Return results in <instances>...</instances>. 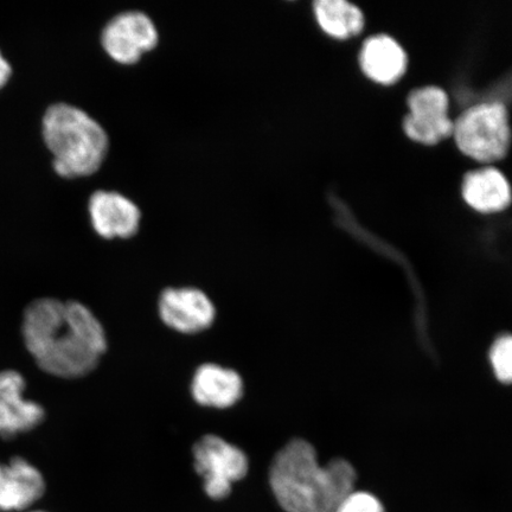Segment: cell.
<instances>
[{
	"label": "cell",
	"instance_id": "2e32d148",
	"mask_svg": "<svg viewBox=\"0 0 512 512\" xmlns=\"http://www.w3.org/2000/svg\"><path fill=\"white\" fill-rule=\"evenodd\" d=\"M490 358L497 379L512 383V336L498 338L491 349Z\"/></svg>",
	"mask_w": 512,
	"mask_h": 512
},
{
	"label": "cell",
	"instance_id": "e0dca14e",
	"mask_svg": "<svg viewBox=\"0 0 512 512\" xmlns=\"http://www.w3.org/2000/svg\"><path fill=\"white\" fill-rule=\"evenodd\" d=\"M335 512H384L382 503L368 492H351L338 504Z\"/></svg>",
	"mask_w": 512,
	"mask_h": 512
},
{
	"label": "cell",
	"instance_id": "7c38bea8",
	"mask_svg": "<svg viewBox=\"0 0 512 512\" xmlns=\"http://www.w3.org/2000/svg\"><path fill=\"white\" fill-rule=\"evenodd\" d=\"M191 394L198 405L229 408L242 398L243 381L235 370L207 363L198 368L192 377Z\"/></svg>",
	"mask_w": 512,
	"mask_h": 512
},
{
	"label": "cell",
	"instance_id": "30bf717a",
	"mask_svg": "<svg viewBox=\"0 0 512 512\" xmlns=\"http://www.w3.org/2000/svg\"><path fill=\"white\" fill-rule=\"evenodd\" d=\"M93 228L104 239H130L142 221V211L130 198L114 191H96L89 200Z\"/></svg>",
	"mask_w": 512,
	"mask_h": 512
},
{
	"label": "cell",
	"instance_id": "3957f363",
	"mask_svg": "<svg viewBox=\"0 0 512 512\" xmlns=\"http://www.w3.org/2000/svg\"><path fill=\"white\" fill-rule=\"evenodd\" d=\"M43 137L53 153L54 169L62 177L91 176L105 162L107 133L80 108L51 106L44 115Z\"/></svg>",
	"mask_w": 512,
	"mask_h": 512
},
{
	"label": "cell",
	"instance_id": "6da1fadb",
	"mask_svg": "<svg viewBox=\"0 0 512 512\" xmlns=\"http://www.w3.org/2000/svg\"><path fill=\"white\" fill-rule=\"evenodd\" d=\"M22 334L37 366L62 379L91 374L107 350L104 326L79 302L34 300L24 311Z\"/></svg>",
	"mask_w": 512,
	"mask_h": 512
},
{
	"label": "cell",
	"instance_id": "9a60e30c",
	"mask_svg": "<svg viewBox=\"0 0 512 512\" xmlns=\"http://www.w3.org/2000/svg\"><path fill=\"white\" fill-rule=\"evenodd\" d=\"M315 15L320 28L332 37L349 38L363 28L361 10L344 0H318Z\"/></svg>",
	"mask_w": 512,
	"mask_h": 512
},
{
	"label": "cell",
	"instance_id": "d6986e66",
	"mask_svg": "<svg viewBox=\"0 0 512 512\" xmlns=\"http://www.w3.org/2000/svg\"><path fill=\"white\" fill-rule=\"evenodd\" d=\"M31 512H44V511H31Z\"/></svg>",
	"mask_w": 512,
	"mask_h": 512
},
{
	"label": "cell",
	"instance_id": "277c9868",
	"mask_svg": "<svg viewBox=\"0 0 512 512\" xmlns=\"http://www.w3.org/2000/svg\"><path fill=\"white\" fill-rule=\"evenodd\" d=\"M453 131L459 149L480 162L501 159L510 143L508 114L501 104L470 108L459 118Z\"/></svg>",
	"mask_w": 512,
	"mask_h": 512
},
{
	"label": "cell",
	"instance_id": "9c48e42d",
	"mask_svg": "<svg viewBox=\"0 0 512 512\" xmlns=\"http://www.w3.org/2000/svg\"><path fill=\"white\" fill-rule=\"evenodd\" d=\"M24 377L15 370L0 373V437L12 439L29 432L46 419V412L36 402L24 399Z\"/></svg>",
	"mask_w": 512,
	"mask_h": 512
},
{
	"label": "cell",
	"instance_id": "8fae6325",
	"mask_svg": "<svg viewBox=\"0 0 512 512\" xmlns=\"http://www.w3.org/2000/svg\"><path fill=\"white\" fill-rule=\"evenodd\" d=\"M46 492L42 473L21 457L0 464V511H21Z\"/></svg>",
	"mask_w": 512,
	"mask_h": 512
},
{
	"label": "cell",
	"instance_id": "52a82bcc",
	"mask_svg": "<svg viewBox=\"0 0 512 512\" xmlns=\"http://www.w3.org/2000/svg\"><path fill=\"white\" fill-rule=\"evenodd\" d=\"M158 306L163 323L181 334L207 330L216 317L213 302L197 288H168L160 296Z\"/></svg>",
	"mask_w": 512,
	"mask_h": 512
},
{
	"label": "cell",
	"instance_id": "ac0fdd59",
	"mask_svg": "<svg viewBox=\"0 0 512 512\" xmlns=\"http://www.w3.org/2000/svg\"><path fill=\"white\" fill-rule=\"evenodd\" d=\"M11 75V66L8 61L4 59L2 53H0V88L5 86V83L9 81Z\"/></svg>",
	"mask_w": 512,
	"mask_h": 512
},
{
	"label": "cell",
	"instance_id": "4fadbf2b",
	"mask_svg": "<svg viewBox=\"0 0 512 512\" xmlns=\"http://www.w3.org/2000/svg\"><path fill=\"white\" fill-rule=\"evenodd\" d=\"M361 64L370 79L388 85L405 73L407 57L393 38L376 36L364 43Z\"/></svg>",
	"mask_w": 512,
	"mask_h": 512
},
{
	"label": "cell",
	"instance_id": "5b68a950",
	"mask_svg": "<svg viewBox=\"0 0 512 512\" xmlns=\"http://www.w3.org/2000/svg\"><path fill=\"white\" fill-rule=\"evenodd\" d=\"M192 454L195 470L204 479V491L215 501L227 498L233 484L247 476L246 453L217 435L198 440Z\"/></svg>",
	"mask_w": 512,
	"mask_h": 512
},
{
	"label": "cell",
	"instance_id": "7a4b0ae2",
	"mask_svg": "<svg viewBox=\"0 0 512 512\" xmlns=\"http://www.w3.org/2000/svg\"><path fill=\"white\" fill-rule=\"evenodd\" d=\"M356 478L343 459L320 465L315 447L302 439L281 448L270 469L271 489L286 512H335L355 491Z\"/></svg>",
	"mask_w": 512,
	"mask_h": 512
},
{
	"label": "cell",
	"instance_id": "ba28073f",
	"mask_svg": "<svg viewBox=\"0 0 512 512\" xmlns=\"http://www.w3.org/2000/svg\"><path fill=\"white\" fill-rule=\"evenodd\" d=\"M448 101L444 91L427 87L409 96V114L405 119V131L415 142L435 144L454 130L447 114Z\"/></svg>",
	"mask_w": 512,
	"mask_h": 512
},
{
	"label": "cell",
	"instance_id": "5bb4252c",
	"mask_svg": "<svg viewBox=\"0 0 512 512\" xmlns=\"http://www.w3.org/2000/svg\"><path fill=\"white\" fill-rule=\"evenodd\" d=\"M464 197L472 208L482 213H494L508 206L511 191L507 179L496 169H484L467 175Z\"/></svg>",
	"mask_w": 512,
	"mask_h": 512
},
{
	"label": "cell",
	"instance_id": "8992f818",
	"mask_svg": "<svg viewBox=\"0 0 512 512\" xmlns=\"http://www.w3.org/2000/svg\"><path fill=\"white\" fill-rule=\"evenodd\" d=\"M101 40L111 59L131 66L157 47L159 35L149 16L139 11H128L106 25Z\"/></svg>",
	"mask_w": 512,
	"mask_h": 512
}]
</instances>
